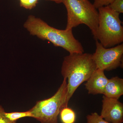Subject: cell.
Segmentation results:
<instances>
[{
	"mask_svg": "<svg viewBox=\"0 0 123 123\" xmlns=\"http://www.w3.org/2000/svg\"><path fill=\"white\" fill-rule=\"evenodd\" d=\"M24 27L31 35L50 42L55 47H61L69 53H84L83 46L74 36L72 30H61L50 26L39 18L30 15Z\"/></svg>",
	"mask_w": 123,
	"mask_h": 123,
	"instance_id": "1",
	"label": "cell"
},
{
	"mask_svg": "<svg viewBox=\"0 0 123 123\" xmlns=\"http://www.w3.org/2000/svg\"><path fill=\"white\" fill-rule=\"evenodd\" d=\"M97 69L92 54L73 53L64 57L61 73L68 82L66 105L79 86L86 81Z\"/></svg>",
	"mask_w": 123,
	"mask_h": 123,
	"instance_id": "2",
	"label": "cell"
},
{
	"mask_svg": "<svg viewBox=\"0 0 123 123\" xmlns=\"http://www.w3.org/2000/svg\"><path fill=\"white\" fill-rule=\"evenodd\" d=\"M98 9V24L94 39L104 47L109 48L123 42V28L120 13L113 11L109 6Z\"/></svg>",
	"mask_w": 123,
	"mask_h": 123,
	"instance_id": "3",
	"label": "cell"
},
{
	"mask_svg": "<svg viewBox=\"0 0 123 123\" xmlns=\"http://www.w3.org/2000/svg\"><path fill=\"white\" fill-rule=\"evenodd\" d=\"M67 12L65 30H72L80 24L87 26L93 37L98 27V13L89 0H62Z\"/></svg>",
	"mask_w": 123,
	"mask_h": 123,
	"instance_id": "4",
	"label": "cell"
},
{
	"mask_svg": "<svg viewBox=\"0 0 123 123\" xmlns=\"http://www.w3.org/2000/svg\"><path fill=\"white\" fill-rule=\"evenodd\" d=\"M68 82L64 78L62 84L53 96L47 99L38 101L29 110L33 116L41 123H58V116L62 108L66 105Z\"/></svg>",
	"mask_w": 123,
	"mask_h": 123,
	"instance_id": "5",
	"label": "cell"
},
{
	"mask_svg": "<svg viewBox=\"0 0 123 123\" xmlns=\"http://www.w3.org/2000/svg\"><path fill=\"white\" fill-rule=\"evenodd\" d=\"M96 49L92 57L97 68L109 71L119 67L123 68V44L111 48H105L98 40Z\"/></svg>",
	"mask_w": 123,
	"mask_h": 123,
	"instance_id": "6",
	"label": "cell"
},
{
	"mask_svg": "<svg viewBox=\"0 0 123 123\" xmlns=\"http://www.w3.org/2000/svg\"><path fill=\"white\" fill-rule=\"evenodd\" d=\"M102 106L100 116L111 123L123 122V104L119 99L103 97Z\"/></svg>",
	"mask_w": 123,
	"mask_h": 123,
	"instance_id": "7",
	"label": "cell"
},
{
	"mask_svg": "<svg viewBox=\"0 0 123 123\" xmlns=\"http://www.w3.org/2000/svg\"><path fill=\"white\" fill-rule=\"evenodd\" d=\"M108 79L104 71L97 68L85 84L89 94H103Z\"/></svg>",
	"mask_w": 123,
	"mask_h": 123,
	"instance_id": "8",
	"label": "cell"
},
{
	"mask_svg": "<svg viewBox=\"0 0 123 123\" xmlns=\"http://www.w3.org/2000/svg\"><path fill=\"white\" fill-rule=\"evenodd\" d=\"M103 94L108 98L119 99L123 94V79L116 76L108 79Z\"/></svg>",
	"mask_w": 123,
	"mask_h": 123,
	"instance_id": "9",
	"label": "cell"
},
{
	"mask_svg": "<svg viewBox=\"0 0 123 123\" xmlns=\"http://www.w3.org/2000/svg\"><path fill=\"white\" fill-rule=\"evenodd\" d=\"M60 114L62 123H74L76 121L75 112L72 109L68 107L62 108Z\"/></svg>",
	"mask_w": 123,
	"mask_h": 123,
	"instance_id": "10",
	"label": "cell"
},
{
	"mask_svg": "<svg viewBox=\"0 0 123 123\" xmlns=\"http://www.w3.org/2000/svg\"><path fill=\"white\" fill-rule=\"evenodd\" d=\"M5 115L9 120L13 123H16L18 120L22 118L28 117L33 118L32 114L29 110L24 112H5Z\"/></svg>",
	"mask_w": 123,
	"mask_h": 123,
	"instance_id": "11",
	"label": "cell"
},
{
	"mask_svg": "<svg viewBox=\"0 0 123 123\" xmlns=\"http://www.w3.org/2000/svg\"><path fill=\"white\" fill-rule=\"evenodd\" d=\"M86 118L87 123H111L106 121L96 112L88 115Z\"/></svg>",
	"mask_w": 123,
	"mask_h": 123,
	"instance_id": "12",
	"label": "cell"
},
{
	"mask_svg": "<svg viewBox=\"0 0 123 123\" xmlns=\"http://www.w3.org/2000/svg\"><path fill=\"white\" fill-rule=\"evenodd\" d=\"M113 11L120 14L123 13V0H114L109 5Z\"/></svg>",
	"mask_w": 123,
	"mask_h": 123,
	"instance_id": "13",
	"label": "cell"
},
{
	"mask_svg": "<svg viewBox=\"0 0 123 123\" xmlns=\"http://www.w3.org/2000/svg\"><path fill=\"white\" fill-rule=\"evenodd\" d=\"M21 7L31 10L36 7L39 0H19Z\"/></svg>",
	"mask_w": 123,
	"mask_h": 123,
	"instance_id": "14",
	"label": "cell"
},
{
	"mask_svg": "<svg viewBox=\"0 0 123 123\" xmlns=\"http://www.w3.org/2000/svg\"><path fill=\"white\" fill-rule=\"evenodd\" d=\"M94 6L97 9L109 5L114 0H93Z\"/></svg>",
	"mask_w": 123,
	"mask_h": 123,
	"instance_id": "15",
	"label": "cell"
},
{
	"mask_svg": "<svg viewBox=\"0 0 123 123\" xmlns=\"http://www.w3.org/2000/svg\"><path fill=\"white\" fill-rule=\"evenodd\" d=\"M4 109L0 105V123H13L9 120L5 115Z\"/></svg>",
	"mask_w": 123,
	"mask_h": 123,
	"instance_id": "16",
	"label": "cell"
},
{
	"mask_svg": "<svg viewBox=\"0 0 123 123\" xmlns=\"http://www.w3.org/2000/svg\"><path fill=\"white\" fill-rule=\"evenodd\" d=\"M46 0L51 1H53L57 4H61L62 3V0Z\"/></svg>",
	"mask_w": 123,
	"mask_h": 123,
	"instance_id": "17",
	"label": "cell"
}]
</instances>
